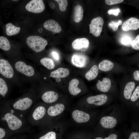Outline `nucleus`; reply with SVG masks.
<instances>
[{
    "label": "nucleus",
    "mask_w": 139,
    "mask_h": 139,
    "mask_svg": "<svg viewBox=\"0 0 139 139\" xmlns=\"http://www.w3.org/2000/svg\"><path fill=\"white\" fill-rule=\"evenodd\" d=\"M10 48V44L7 38L4 36H0V48L3 50L7 51Z\"/></svg>",
    "instance_id": "nucleus-27"
},
{
    "label": "nucleus",
    "mask_w": 139,
    "mask_h": 139,
    "mask_svg": "<svg viewBox=\"0 0 139 139\" xmlns=\"http://www.w3.org/2000/svg\"><path fill=\"white\" fill-rule=\"evenodd\" d=\"M104 21L103 18L98 16L93 19L89 25L90 33L95 37L100 35L102 30Z\"/></svg>",
    "instance_id": "nucleus-2"
},
{
    "label": "nucleus",
    "mask_w": 139,
    "mask_h": 139,
    "mask_svg": "<svg viewBox=\"0 0 139 139\" xmlns=\"http://www.w3.org/2000/svg\"><path fill=\"white\" fill-rule=\"evenodd\" d=\"M6 134L5 130L3 128L0 127V139L3 138Z\"/></svg>",
    "instance_id": "nucleus-38"
},
{
    "label": "nucleus",
    "mask_w": 139,
    "mask_h": 139,
    "mask_svg": "<svg viewBox=\"0 0 139 139\" xmlns=\"http://www.w3.org/2000/svg\"><path fill=\"white\" fill-rule=\"evenodd\" d=\"M95 139H103L101 137H97L95 138Z\"/></svg>",
    "instance_id": "nucleus-43"
},
{
    "label": "nucleus",
    "mask_w": 139,
    "mask_h": 139,
    "mask_svg": "<svg viewBox=\"0 0 139 139\" xmlns=\"http://www.w3.org/2000/svg\"><path fill=\"white\" fill-rule=\"evenodd\" d=\"M5 120L10 129L14 130L19 128L22 126L21 121L17 117L10 113H8L4 116Z\"/></svg>",
    "instance_id": "nucleus-5"
},
{
    "label": "nucleus",
    "mask_w": 139,
    "mask_h": 139,
    "mask_svg": "<svg viewBox=\"0 0 139 139\" xmlns=\"http://www.w3.org/2000/svg\"><path fill=\"white\" fill-rule=\"evenodd\" d=\"M69 73L68 69L60 67L51 72L50 74L51 76L53 78H64L67 76Z\"/></svg>",
    "instance_id": "nucleus-19"
},
{
    "label": "nucleus",
    "mask_w": 139,
    "mask_h": 139,
    "mask_svg": "<svg viewBox=\"0 0 139 139\" xmlns=\"http://www.w3.org/2000/svg\"><path fill=\"white\" fill-rule=\"evenodd\" d=\"M26 42L30 48L36 52L43 50L48 44L46 40L37 36H30L28 37L26 39Z\"/></svg>",
    "instance_id": "nucleus-1"
},
{
    "label": "nucleus",
    "mask_w": 139,
    "mask_h": 139,
    "mask_svg": "<svg viewBox=\"0 0 139 139\" xmlns=\"http://www.w3.org/2000/svg\"><path fill=\"white\" fill-rule=\"evenodd\" d=\"M71 62L75 66L82 68L85 67L88 62V58L86 56L80 54L75 53L72 56Z\"/></svg>",
    "instance_id": "nucleus-7"
},
{
    "label": "nucleus",
    "mask_w": 139,
    "mask_h": 139,
    "mask_svg": "<svg viewBox=\"0 0 139 139\" xmlns=\"http://www.w3.org/2000/svg\"><path fill=\"white\" fill-rule=\"evenodd\" d=\"M65 107L62 103H58L50 106L48 109V114L51 116H55L61 114L64 111Z\"/></svg>",
    "instance_id": "nucleus-15"
},
{
    "label": "nucleus",
    "mask_w": 139,
    "mask_h": 139,
    "mask_svg": "<svg viewBox=\"0 0 139 139\" xmlns=\"http://www.w3.org/2000/svg\"><path fill=\"white\" fill-rule=\"evenodd\" d=\"M114 63L110 61L105 59L103 60L99 64L98 68L100 70L104 72H107L111 70L113 68Z\"/></svg>",
    "instance_id": "nucleus-21"
},
{
    "label": "nucleus",
    "mask_w": 139,
    "mask_h": 139,
    "mask_svg": "<svg viewBox=\"0 0 139 139\" xmlns=\"http://www.w3.org/2000/svg\"><path fill=\"white\" fill-rule=\"evenodd\" d=\"M5 27L6 34L7 35L10 36L18 34L21 29L20 27L15 26L11 23L7 24Z\"/></svg>",
    "instance_id": "nucleus-25"
},
{
    "label": "nucleus",
    "mask_w": 139,
    "mask_h": 139,
    "mask_svg": "<svg viewBox=\"0 0 139 139\" xmlns=\"http://www.w3.org/2000/svg\"><path fill=\"white\" fill-rule=\"evenodd\" d=\"M96 85L97 88L100 91L106 92H108L111 88V81L109 78L104 77L101 81L98 80Z\"/></svg>",
    "instance_id": "nucleus-16"
},
{
    "label": "nucleus",
    "mask_w": 139,
    "mask_h": 139,
    "mask_svg": "<svg viewBox=\"0 0 139 139\" xmlns=\"http://www.w3.org/2000/svg\"><path fill=\"white\" fill-rule=\"evenodd\" d=\"M55 1L57 2L59 4V8L62 11H65L66 9V7L68 3L67 0H55Z\"/></svg>",
    "instance_id": "nucleus-29"
},
{
    "label": "nucleus",
    "mask_w": 139,
    "mask_h": 139,
    "mask_svg": "<svg viewBox=\"0 0 139 139\" xmlns=\"http://www.w3.org/2000/svg\"><path fill=\"white\" fill-rule=\"evenodd\" d=\"M121 41L123 44L127 45L131 44L132 40L129 37L126 36L123 37L121 39Z\"/></svg>",
    "instance_id": "nucleus-34"
},
{
    "label": "nucleus",
    "mask_w": 139,
    "mask_h": 139,
    "mask_svg": "<svg viewBox=\"0 0 139 139\" xmlns=\"http://www.w3.org/2000/svg\"><path fill=\"white\" fill-rule=\"evenodd\" d=\"M52 55L54 58L57 60L59 59V57L58 54L56 51H53L52 52Z\"/></svg>",
    "instance_id": "nucleus-41"
},
{
    "label": "nucleus",
    "mask_w": 139,
    "mask_h": 139,
    "mask_svg": "<svg viewBox=\"0 0 139 139\" xmlns=\"http://www.w3.org/2000/svg\"><path fill=\"white\" fill-rule=\"evenodd\" d=\"M120 11V10L119 8L116 9H110L108 10V13L109 15L112 14L117 16L118 15Z\"/></svg>",
    "instance_id": "nucleus-35"
},
{
    "label": "nucleus",
    "mask_w": 139,
    "mask_h": 139,
    "mask_svg": "<svg viewBox=\"0 0 139 139\" xmlns=\"http://www.w3.org/2000/svg\"><path fill=\"white\" fill-rule=\"evenodd\" d=\"M139 28V20L134 17H131L125 21L121 27L123 30L125 31L136 30Z\"/></svg>",
    "instance_id": "nucleus-8"
},
{
    "label": "nucleus",
    "mask_w": 139,
    "mask_h": 139,
    "mask_svg": "<svg viewBox=\"0 0 139 139\" xmlns=\"http://www.w3.org/2000/svg\"><path fill=\"white\" fill-rule=\"evenodd\" d=\"M25 7L29 12L39 13L44 11L45 5L42 0H32L27 3Z\"/></svg>",
    "instance_id": "nucleus-4"
},
{
    "label": "nucleus",
    "mask_w": 139,
    "mask_h": 139,
    "mask_svg": "<svg viewBox=\"0 0 139 139\" xmlns=\"http://www.w3.org/2000/svg\"><path fill=\"white\" fill-rule=\"evenodd\" d=\"M79 83V81L76 79H73L70 81L68 89L71 94L76 95L81 92V89L78 87Z\"/></svg>",
    "instance_id": "nucleus-18"
},
{
    "label": "nucleus",
    "mask_w": 139,
    "mask_h": 139,
    "mask_svg": "<svg viewBox=\"0 0 139 139\" xmlns=\"http://www.w3.org/2000/svg\"><path fill=\"white\" fill-rule=\"evenodd\" d=\"M49 6L50 7L53 9L55 7V5L54 3H51L49 4Z\"/></svg>",
    "instance_id": "nucleus-42"
},
{
    "label": "nucleus",
    "mask_w": 139,
    "mask_h": 139,
    "mask_svg": "<svg viewBox=\"0 0 139 139\" xmlns=\"http://www.w3.org/2000/svg\"><path fill=\"white\" fill-rule=\"evenodd\" d=\"M44 26L47 30L55 33H59L62 30L59 24L53 19H49L46 21L44 24Z\"/></svg>",
    "instance_id": "nucleus-12"
},
{
    "label": "nucleus",
    "mask_w": 139,
    "mask_h": 139,
    "mask_svg": "<svg viewBox=\"0 0 139 139\" xmlns=\"http://www.w3.org/2000/svg\"><path fill=\"white\" fill-rule=\"evenodd\" d=\"M46 110L44 107L42 106H39L37 107L34 110L32 114L33 119L38 120L43 118L45 116Z\"/></svg>",
    "instance_id": "nucleus-24"
},
{
    "label": "nucleus",
    "mask_w": 139,
    "mask_h": 139,
    "mask_svg": "<svg viewBox=\"0 0 139 139\" xmlns=\"http://www.w3.org/2000/svg\"><path fill=\"white\" fill-rule=\"evenodd\" d=\"M128 139H139V133L132 132L129 136Z\"/></svg>",
    "instance_id": "nucleus-37"
},
{
    "label": "nucleus",
    "mask_w": 139,
    "mask_h": 139,
    "mask_svg": "<svg viewBox=\"0 0 139 139\" xmlns=\"http://www.w3.org/2000/svg\"><path fill=\"white\" fill-rule=\"evenodd\" d=\"M89 42L86 38H78L74 40L72 42L73 48L76 50H80L83 48H87L89 46Z\"/></svg>",
    "instance_id": "nucleus-13"
},
{
    "label": "nucleus",
    "mask_w": 139,
    "mask_h": 139,
    "mask_svg": "<svg viewBox=\"0 0 139 139\" xmlns=\"http://www.w3.org/2000/svg\"><path fill=\"white\" fill-rule=\"evenodd\" d=\"M15 66L17 70L27 76H31L34 74L33 68L30 66L27 65L23 62H17L15 64Z\"/></svg>",
    "instance_id": "nucleus-6"
},
{
    "label": "nucleus",
    "mask_w": 139,
    "mask_h": 139,
    "mask_svg": "<svg viewBox=\"0 0 139 139\" xmlns=\"http://www.w3.org/2000/svg\"><path fill=\"white\" fill-rule=\"evenodd\" d=\"M101 124L103 127L111 128L114 127L117 123V120L115 118L111 116H105L100 120Z\"/></svg>",
    "instance_id": "nucleus-14"
},
{
    "label": "nucleus",
    "mask_w": 139,
    "mask_h": 139,
    "mask_svg": "<svg viewBox=\"0 0 139 139\" xmlns=\"http://www.w3.org/2000/svg\"><path fill=\"white\" fill-rule=\"evenodd\" d=\"M40 62L43 66L48 69H52L55 67V65L53 60L50 58H44L40 60Z\"/></svg>",
    "instance_id": "nucleus-26"
},
{
    "label": "nucleus",
    "mask_w": 139,
    "mask_h": 139,
    "mask_svg": "<svg viewBox=\"0 0 139 139\" xmlns=\"http://www.w3.org/2000/svg\"><path fill=\"white\" fill-rule=\"evenodd\" d=\"M32 100L28 97L20 99L15 102L13 105L15 109L20 110H24L30 107L32 104Z\"/></svg>",
    "instance_id": "nucleus-9"
},
{
    "label": "nucleus",
    "mask_w": 139,
    "mask_h": 139,
    "mask_svg": "<svg viewBox=\"0 0 139 139\" xmlns=\"http://www.w3.org/2000/svg\"><path fill=\"white\" fill-rule=\"evenodd\" d=\"M139 97V86L136 88L131 98V99L132 101H135Z\"/></svg>",
    "instance_id": "nucleus-33"
},
{
    "label": "nucleus",
    "mask_w": 139,
    "mask_h": 139,
    "mask_svg": "<svg viewBox=\"0 0 139 139\" xmlns=\"http://www.w3.org/2000/svg\"><path fill=\"white\" fill-rule=\"evenodd\" d=\"M83 10L82 6L80 5H76L74 8V19L77 23L81 21L83 18Z\"/></svg>",
    "instance_id": "nucleus-20"
},
{
    "label": "nucleus",
    "mask_w": 139,
    "mask_h": 139,
    "mask_svg": "<svg viewBox=\"0 0 139 139\" xmlns=\"http://www.w3.org/2000/svg\"><path fill=\"white\" fill-rule=\"evenodd\" d=\"M99 69L96 65L93 66L85 74L86 78L89 81L94 79L97 76Z\"/></svg>",
    "instance_id": "nucleus-23"
},
{
    "label": "nucleus",
    "mask_w": 139,
    "mask_h": 139,
    "mask_svg": "<svg viewBox=\"0 0 139 139\" xmlns=\"http://www.w3.org/2000/svg\"><path fill=\"white\" fill-rule=\"evenodd\" d=\"M107 96L105 94H99L88 97L87 102L90 104H93L97 106H100L104 104L107 101Z\"/></svg>",
    "instance_id": "nucleus-11"
},
{
    "label": "nucleus",
    "mask_w": 139,
    "mask_h": 139,
    "mask_svg": "<svg viewBox=\"0 0 139 139\" xmlns=\"http://www.w3.org/2000/svg\"><path fill=\"white\" fill-rule=\"evenodd\" d=\"M122 21L121 20H119L118 22H116L112 21L109 23V25L110 27L114 31L117 30L119 26L122 24Z\"/></svg>",
    "instance_id": "nucleus-30"
},
{
    "label": "nucleus",
    "mask_w": 139,
    "mask_h": 139,
    "mask_svg": "<svg viewBox=\"0 0 139 139\" xmlns=\"http://www.w3.org/2000/svg\"><path fill=\"white\" fill-rule=\"evenodd\" d=\"M0 74L8 79L12 78L14 74L13 68L7 60L0 59Z\"/></svg>",
    "instance_id": "nucleus-3"
},
{
    "label": "nucleus",
    "mask_w": 139,
    "mask_h": 139,
    "mask_svg": "<svg viewBox=\"0 0 139 139\" xmlns=\"http://www.w3.org/2000/svg\"><path fill=\"white\" fill-rule=\"evenodd\" d=\"M72 116L73 119L78 123L87 122L90 118L88 114L78 110H75L73 112Z\"/></svg>",
    "instance_id": "nucleus-10"
},
{
    "label": "nucleus",
    "mask_w": 139,
    "mask_h": 139,
    "mask_svg": "<svg viewBox=\"0 0 139 139\" xmlns=\"http://www.w3.org/2000/svg\"><path fill=\"white\" fill-rule=\"evenodd\" d=\"M134 79L136 80H139V71L137 70L135 71L133 73Z\"/></svg>",
    "instance_id": "nucleus-39"
},
{
    "label": "nucleus",
    "mask_w": 139,
    "mask_h": 139,
    "mask_svg": "<svg viewBox=\"0 0 139 139\" xmlns=\"http://www.w3.org/2000/svg\"><path fill=\"white\" fill-rule=\"evenodd\" d=\"M8 87L5 81L0 77V96L4 97L7 93Z\"/></svg>",
    "instance_id": "nucleus-28"
},
{
    "label": "nucleus",
    "mask_w": 139,
    "mask_h": 139,
    "mask_svg": "<svg viewBox=\"0 0 139 139\" xmlns=\"http://www.w3.org/2000/svg\"><path fill=\"white\" fill-rule=\"evenodd\" d=\"M58 97V94L56 92L53 91H48L43 94L42 99L46 103H51L56 101Z\"/></svg>",
    "instance_id": "nucleus-17"
},
{
    "label": "nucleus",
    "mask_w": 139,
    "mask_h": 139,
    "mask_svg": "<svg viewBox=\"0 0 139 139\" xmlns=\"http://www.w3.org/2000/svg\"><path fill=\"white\" fill-rule=\"evenodd\" d=\"M135 86V83L133 81L129 82L126 84L124 91V95L126 99H129L131 98Z\"/></svg>",
    "instance_id": "nucleus-22"
},
{
    "label": "nucleus",
    "mask_w": 139,
    "mask_h": 139,
    "mask_svg": "<svg viewBox=\"0 0 139 139\" xmlns=\"http://www.w3.org/2000/svg\"><path fill=\"white\" fill-rule=\"evenodd\" d=\"M56 135L53 132H50L41 137L39 139H56Z\"/></svg>",
    "instance_id": "nucleus-31"
},
{
    "label": "nucleus",
    "mask_w": 139,
    "mask_h": 139,
    "mask_svg": "<svg viewBox=\"0 0 139 139\" xmlns=\"http://www.w3.org/2000/svg\"><path fill=\"white\" fill-rule=\"evenodd\" d=\"M131 44L133 48L136 50L139 49V35H137L135 39L132 41Z\"/></svg>",
    "instance_id": "nucleus-32"
},
{
    "label": "nucleus",
    "mask_w": 139,
    "mask_h": 139,
    "mask_svg": "<svg viewBox=\"0 0 139 139\" xmlns=\"http://www.w3.org/2000/svg\"><path fill=\"white\" fill-rule=\"evenodd\" d=\"M13 1H18V0H13Z\"/></svg>",
    "instance_id": "nucleus-45"
},
{
    "label": "nucleus",
    "mask_w": 139,
    "mask_h": 139,
    "mask_svg": "<svg viewBox=\"0 0 139 139\" xmlns=\"http://www.w3.org/2000/svg\"><path fill=\"white\" fill-rule=\"evenodd\" d=\"M104 139H117V135L114 134L110 135L108 137H106Z\"/></svg>",
    "instance_id": "nucleus-40"
},
{
    "label": "nucleus",
    "mask_w": 139,
    "mask_h": 139,
    "mask_svg": "<svg viewBox=\"0 0 139 139\" xmlns=\"http://www.w3.org/2000/svg\"><path fill=\"white\" fill-rule=\"evenodd\" d=\"M137 106L138 105V106H139V102H137Z\"/></svg>",
    "instance_id": "nucleus-44"
},
{
    "label": "nucleus",
    "mask_w": 139,
    "mask_h": 139,
    "mask_svg": "<svg viewBox=\"0 0 139 139\" xmlns=\"http://www.w3.org/2000/svg\"><path fill=\"white\" fill-rule=\"evenodd\" d=\"M123 0H106V3L108 5H112L120 3L123 1Z\"/></svg>",
    "instance_id": "nucleus-36"
}]
</instances>
